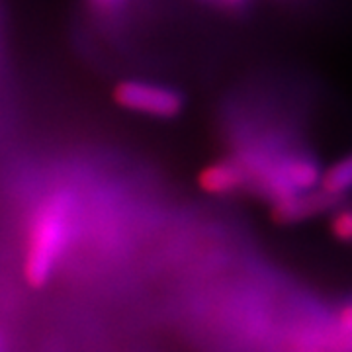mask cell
Segmentation results:
<instances>
[{"label": "cell", "mask_w": 352, "mask_h": 352, "mask_svg": "<svg viewBox=\"0 0 352 352\" xmlns=\"http://www.w3.org/2000/svg\"><path fill=\"white\" fill-rule=\"evenodd\" d=\"M342 198H337L333 194H329L321 186L314 190H305L298 192L286 198L272 201V219L280 226H294V223H302L307 219H314L317 215L331 212Z\"/></svg>", "instance_id": "obj_3"}, {"label": "cell", "mask_w": 352, "mask_h": 352, "mask_svg": "<svg viewBox=\"0 0 352 352\" xmlns=\"http://www.w3.org/2000/svg\"><path fill=\"white\" fill-rule=\"evenodd\" d=\"M0 352H4V346H2V340H0Z\"/></svg>", "instance_id": "obj_9"}, {"label": "cell", "mask_w": 352, "mask_h": 352, "mask_svg": "<svg viewBox=\"0 0 352 352\" xmlns=\"http://www.w3.org/2000/svg\"><path fill=\"white\" fill-rule=\"evenodd\" d=\"M200 188L212 196H233L249 188V176L241 161L231 155L219 159L200 173Z\"/></svg>", "instance_id": "obj_4"}, {"label": "cell", "mask_w": 352, "mask_h": 352, "mask_svg": "<svg viewBox=\"0 0 352 352\" xmlns=\"http://www.w3.org/2000/svg\"><path fill=\"white\" fill-rule=\"evenodd\" d=\"M78 200L69 190L43 198L32 214L25 233L24 278L34 289L45 288L75 239Z\"/></svg>", "instance_id": "obj_1"}, {"label": "cell", "mask_w": 352, "mask_h": 352, "mask_svg": "<svg viewBox=\"0 0 352 352\" xmlns=\"http://www.w3.org/2000/svg\"><path fill=\"white\" fill-rule=\"evenodd\" d=\"M113 100L124 110L161 120L176 118L184 108V98L178 90L139 78L118 82L113 88Z\"/></svg>", "instance_id": "obj_2"}, {"label": "cell", "mask_w": 352, "mask_h": 352, "mask_svg": "<svg viewBox=\"0 0 352 352\" xmlns=\"http://www.w3.org/2000/svg\"><path fill=\"white\" fill-rule=\"evenodd\" d=\"M219 2V6H223L227 10H241V8H245L251 0H217Z\"/></svg>", "instance_id": "obj_8"}, {"label": "cell", "mask_w": 352, "mask_h": 352, "mask_svg": "<svg viewBox=\"0 0 352 352\" xmlns=\"http://www.w3.org/2000/svg\"><path fill=\"white\" fill-rule=\"evenodd\" d=\"M319 186L337 198H349L352 192V153L323 170Z\"/></svg>", "instance_id": "obj_5"}, {"label": "cell", "mask_w": 352, "mask_h": 352, "mask_svg": "<svg viewBox=\"0 0 352 352\" xmlns=\"http://www.w3.org/2000/svg\"><path fill=\"white\" fill-rule=\"evenodd\" d=\"M329 214H331L329 227L333 237L340 243L352 245V201L342 198Z\"/></svg>", "instance_id": "obj_6"}, {"label": "cell", "mask_w": 352, "mask_h": 352, "mask_svg": "<svg viewBox=\"0 0 352 352\" xmlns=\"http://www.w3.org/2000/svg\"><path fill=\"white\" fill-rule=\"evenodd\" d=\"M129 0H88L90 8L100 16H116L127 6Z\"/></svg>", "instance_id": "obj_7"}]
</instances>
